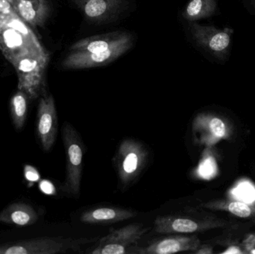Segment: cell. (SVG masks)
<instances>
[{
	"mask_svg": "<svg viewBox=\"0 0 255 254\" xmlns=\"http://www.w3.org/2000/svg\"><path fill=\"white\" fill-rule=\"evenodd\" d=\"M0 51L10 64L26 55L49 56L31 26L13 10L0 14Z\"/></svg>",
	"mask_w": 255,
	"mask_h": 254,
	"instance_id": "cell-1",
	"label": "cell"
},
{
	"mask_svg": "<svg viewBox=\"0 0 255 254\" xmlns=\"http://www.w3.org/2000/svg\"><path fill=\"white\" fill-rule=\"evenodd\" d=\"M223 226V221L214 219L196 209L186 207L181 211L156 218L154 230L160 234H190Z\"/></svg>",
	"mask_w": 255,
	"mask_h": 254,
	"instance_id": "cell-2",
	"label": "cell"
},
{
	"mask_svg": "<svg viewBox=\"0 0 255 254\" xmlns=\"http://www.w3.org/2000/svg\"><path fill=\"white\" fill-rule=\"evenodd\" d=\"M96 238L38 237L0 245V254H56L80 252L82 246L97 243Z\"/></svg>",
	"mask_w": 255,
	"mask_h": 254,
	"instance_id": "cell-3",
	"label": "cell"
},
{
	"mask_svg": "<svg viewBox=\"0 0 255 254\" xmlns=\"http://www.w3.org/2000/svg\"><path fill=\"white\" fill-rule=\"evenodd\" d=\"M62 140L66 152V177L61 189L68 196L77 197L80 193L85 146L70 122L63 125Z\"/></svg>",
	"mask_w": 255,
	"mask_h": 254,
	"instance_id": "cell-4",
	"label": "cell"
},
{
	"mask_svg": "<svg viewBox=\"0 0 255 254\" xmlns=\"http://www.w3.org/2000/svg\"><path fill=\"white\" fill-rule=\"evenodd\" d=\"M49 56L21 57L11 63L17 76V89L27 94L30 100L39 99L46 92V70Z\"/></svg>",
	"mask_w": 255,
	"mask_h": 254,
	"instance_id": "cell-5",
	"label": "cell"
},
{
	"mask_svg": "<svg viewBox=\"0 0 255 254\" xmlns=\"http://www.w3.org/2000/svg\"><path fill=\"white\" fill-rule=\"evenodd\" d=\"M149 231L142 224H129L118 229H112L105 237L100 238L94 246L93 254H130L139 240Z\"/></svg>",
	"mask_w": 255,
	"mask_h": 254,
	"instance_id": "cell-6",
	"label": "cell"
},
{
	"mask_svg": "<svg viewBox=\"0 0 255 254\" xmlns=\"http://www.w3.org/2000/svg\"><path fill=\"white\" fill-rule=\"evenodd\" d=\"M147 159L148 152L142 143L132 139L121 143L115 161L120 181L124 186H128L137 178Z\"/></svg>",
	"mask_w": 255,
	"mask_h": 254,
	"instance_id": "cell-7",
	"label": "cell"
},
{
	"mask_svg": "<svg viewBox=\"0 0 255 254\" xmlns=\"http://www.w3.org/2000/svg\"><path fill=\"white\" fill-rule=\"evenodd\" d=\"M190 31L196 43L216 58L222 59L229 53L233 30L219 29L213 25H202L193 22L190 23Z\"/></svg>",
	"mask_w": 255,
	"mask_h": 254,
	"instance_id": "cell-8",
	"label": "cell"
},
{
	"mask_svg": "<svg viewBox=\"0 0 255 254\" xmlns=\"http://www.w3.org/2000/svg\"><path fill=\"white\" fill-rule=\"evenodd\" d=\"M36 135L44 152H49L53 147L58 133V116L55 99L51 94H46L39 98Z\"/></svg>",
	"mask_w": 255,
	"mask_h": 254,
	"instance_id": "cell-9",
	"label": "cell"
},
{
	"mask_svg": "<svg viewBox=\"0 0 255 254\" xmlns=\"http://www.w3.org/2000/svg\"><path fill=\"white\" fill-rule=\"evenodd\" d=\"M195 138L202 144L211 146L232 136L231 124L224 118L209 113H199L193 122Z\"/></svg>",
	"mask_w": 255,
	"mask_h": 254,
	"instance_id": "cell-10",
	"label": "cell"
},
{
	"mask_svg": "<svg viewBox=\"0 0 255 254\" xmlns=\"http://www.w3.org/2000/svg\"><path fill=\"white\" fill-rule=\"evenodd\" d=\"M131 46L132 39L104 52L97 53L72 51L63 61L62 67L65 70H82L102 67L118 59Z\"/></svg>",
	"mask_w": 255,
	"mask_h": 254,
	"instance_id": "cell-11",
	"label": "cell"
},
{
	"mask_svg": "<svg viewBox=\"0 0 255 254\" xmlns=\"http://www.w3.org/2000/svg\"><path fill=\"white\" fill-rule=\"evenodd\" d=\"M201 245L195 235L172 234L150 243L145 247H133L129 254H172L179 252H193Z\"/></svg>",
	"mask_w": 255,
	"mask_h": 254,
	"instance_id": "cell-12",
	"label": "cell"
},
{
	"mask_svg": "<svg viewBox=\"0 0 255 254\" xmlns=\"http://www.w3.org/2000/svg\"><path fill=\"white\" fill-rule=\"evenodd\" d=\"M13 11L30 26H43L49 19V0H8Z\"/></svg>",
	"mask_w": 255,
	"mask_h": 254,
	"instance_id": "cell-13",
	"label": "cell"
},
{
	"mask_svg": "<svg viewBox=\"0 0 255 254\" xmlns=\"http://www.w3.org/2000/svg\"><path fill=\"white\" fill-rule=\"evenodd\" d=\"M124 0H75L85 18L93 22H109L118 16Z\"/></svg>",
	"mask_w": 255,
	"mask_h": 254,
	"instance_id": "cell-14",
	"label": "cell"
},
{
	"mask_svg": "<svg viewBox=\"0 0 255 254\" xmlns=\"http://www.w3.org/2000/svg\"><path fill=\"white\" fill-rule=\"evenodd\" d=\"M131 36L126 32L114 31L107 34H99L79 40L72 45L71 51L97 53L104 52L115 46L131 40Z\"/></svg>",
	"mask_w": 255,
	"mask_h": 254,
	"instance_id": "cell-15",
	"label": "cell"
},
{
	"mask_svg": "<svg viewBox=\"0 0 255 254\" xmlns=\"http://www.w3.org/2000/svg\"><path fill=\"white\" fill-rule=\"evenodd\" d=\"M134 210L121 207H103L84 212L80 220L88 225H108L136 217Z\"/></svg>",
	"mask_w": 255,
	"mask_h": 254,
	"instance_id": "cell-16",
	"label": "cell"
},
{
	"mask_svg": "<svg viewBox=\"0 0 255 254\" xmlns=\"http://www.w3.org/2000/svg\"><path fill=\"white\" fill-rule=\"evenodd\" d=\"M38 219L34 207L25 203H12L0 212L1 223L20 228L34 225Z\"/></svg>",
	"mask_w": 255,
	"mask_h": 254,
	"instance_id": "cell-17",
	"label": "cell"
},
{
	"mask_svg": "<svg viewBox=\"0 0 255 254\" xmlns=\"http://www.w3.org/2000/svg\"><path fill=\"white\" fill-rule=\"evenodd\" d=\"M201 208L229 212L241 219H249L255 222V203H247L232 200H216L202 203Z\"/></svg>",
	"mask_w": 255,
	"mask_h": 254,
	"instance_id": "cell-18",
	"label": "cell"
},
{
	"mask_svg": "<svg viewBox=\"0 0 255 254\" xmlns=\"http://www.w3.org/2000/svg\"><path fill=\"white\" fill-rule=\"evenodd\" d=\"M217 7V0H190L182 16L189 22H196L214 15Z\"/></svg>",
	"mask_w": 255,
	"mask_h": 254,
	"instance_id": "cell-19",
	"label": "cell"
},
{
	"mask_svg": "<svg viewBox=\"0 0 255 254\" xmlns=\"http://www.w3.org/2000/svg\"><path fill=\"white\" fill-rule=\"evenodd\" d=\"M28 95L23 91L18 89L10 101V111L13 126L16 131H20L25 125L28 107Z\"/></svg>",
	"mask_w": 255,
	"mask_h": 254,
	"instance_id": "cell-20",
	"label": "cell"
},
{
	"mask_svg": "<svg viewBox=\"0 0 255 254\" xmlns=\"http://www.w3.org/2000/svg\"><path fill=\"white\" fill-rule=\"evenodd\" d=\"M24 177L28 183V187H31L36 182L40 180V174L37 169L32 166L26 165L24 167Z\"/></svg>",
	"mask_w": 255,
	"mask_h": 254,
	"instance_id": "cell-21",
	"label": "cell"
},
{
	"mask_svg": "<svg viewBox=\"0 0 255 254\" xmlns=\"http://www.w3.org/2000/svg\"><path fill=\"white\" fill-rule=\"evenodd\" d=\"M215 164L211 158H207L201 167V172L203 176H212L215 171Z\"/></svg>",
	"mask_w": 255,
	"mask_h": 254,
	"instance_id": "cell-22",
	"label": "cell"
},
{
	"mask_svg": "<svg viewBox=\"0 0 255 254\" xmlns=\"http://www.w3.org/2000/svg\"><path fill=\"white\" fill-rule=\"evenodd\" d=\"M39 189L46 195H52L55 193V186L52 184V182L49 181V180H43L40 181Z\"/></svg>",
	"mask_w": 255,
	"mask_h": 254,
	"instance_id": "cell-23",
	"label": "cell"
},
{
	"mask_svg": "<svg viewBox=\"0 0 255 254\" xmlns=\"http://www.w3.org/2000/svg\"><path fill=\"white\" fill-rule=\"evenodd\" d=\"M191 253L196 254H211L214 253L213 251V248L211 247L209 245H200L194 252H191Z\"/></svg>",
	"mask_w": 255,
	"mask_h": 254,
	"instance_id": "cell-24",
	"label": "cell"
},
{
	"mask_svg": "<svg viewBox=\"0 0 255 254\" xmlns=\"http://www.w3.org/2000/svg\"><path fill=\"white\" fill-rule=\"evenodd\" d=\"M13 10L11 4L8 0H0V14L10 13Z\"/></svg>",
	"mask_w": 255,
	"mask_h": 254,
	"instance_id": "cell-25",
	"label": "cell"
},
{
	"mask_svg": "<svg viewBox=\"0 0 255 254\" xmlns=\"http://www.w3.org/2000/svg\"><path fill=\"white\" fill-rule=\"evenodd\" d=\"M245 252H243L241 249L237 246H232V247L229 248L228 250L225 251V252H222L223 254H244Z\"/></svg>",
	"mask_w": 255,
	"mask_h": 254,
	"instance_id": "cell-26",
	"label": "cell"
},
{
	"mask_svg": "<svg viewBox=\"0 0 255 254\" xmlns=\"http://www.w3.org/2000/svg\"><path fill=\"white\" fill-rule=\"evenodd\" d=\"M255 248V236L253 238L251 237V243L250 241H247L246 243V249H247V253H249L250 250Z\"/></svg>",
	"mask_w": 255,
	"mask_h": 254,
	"instance_id": "cell-27",
	"label": "cell"
},
{
	"mask_svg": "<svg viewBox=\"0 0 255 254\" xmlns=\"http://www.w3.org/2000/svg\"><path fill=\"white\" fill-rule=\"evenodd\" d=\"M253 4H254L255 7V0H253Z\"/></svg>",
	"mask_w": 255,
	"mask_h": 254,
	"instance_id": "cell-28",
	"label": "cell"
}]
</instances>
